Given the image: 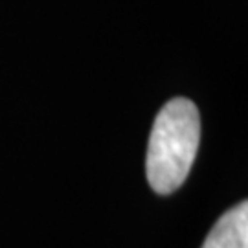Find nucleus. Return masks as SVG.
<instances>
[{"label":"nucleus","mask_w":248,"mask_h":248,"mask_svg":"<svg viewBox=\"0 0 248 248\" xmlns=\"http://www.w3.org/2000/svg\"><path fill=\"white\" fill-rule=\"evenodd\" d=\"M201 142L199 108L186 98L162 107L149 136L145 173L158 195L177 191L187 178Z\"/></svg>","instance_id":"1"},{"label":"nucleus","mask_w":248,"mask_h":248,"mask_svg":"<svg viewBox=\"0 0 248 248\" xmlns=\"http://www.w3.org/2000/svg\"><path fill=\"white\" fill-rule=\"evenodd\" d=\"M202 248H248V202L237 204L215 222Z\"/></svg>","instance_id":"2"}]
</instances>
